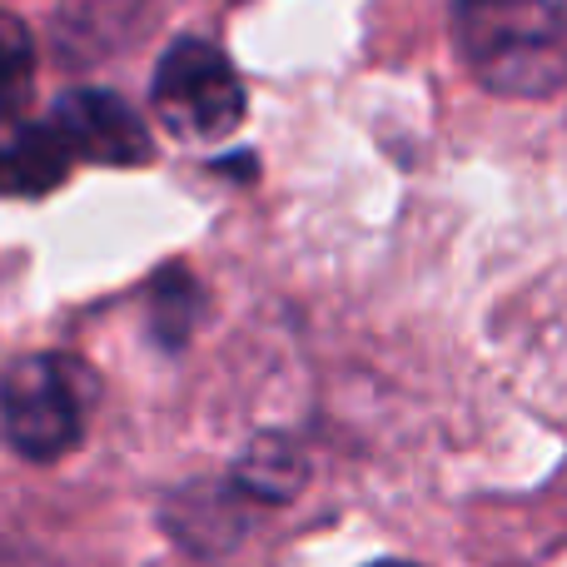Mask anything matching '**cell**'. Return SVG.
I'll return each instance as SVG.
<instances>
[{
	"instance_id": "cell-1",
	"label": "cell",
	"mask_w": 567,
	"mask_h": 567,
	"mask_svg": "<svg viewBox=\"0 0 567 567\" xmlns=\"http://www.w3.org/2000/svg\"><path fill=\"white\" fill-rule=\"evenodd\" d=\"M453 35L483 90L543 100L567 85V6L563 0H458Z\"/></svg>"
},
{
	"instance_id": "cell-2",
	"label": "cell",
	"mask_w": 567,
	"mask_h": 567,
	"mask_svg": "<svg viewBox=\"0 0 567 567\" xmlns=\"http://www.w3.org/2000/svg\"><path fill=\"white\" fill-rule=\"evenodd\" d=\"M100 379L75 353H20L0 373V439L30 463H55L80 449Z\"/></svg>"
},
{
	"instance_id": "cell-3",
	"label": "cell",
	"mask_w": 567,
	"mask_h": 567,
	"mask_svg": "<svg viewBox=\"0 0 567 567\" xmlns=\"http://www.w3.org/2000/svg\"><path fill=\"white\" fill-rule=\"evenodd\" d=\"M159 125L185 145H215L235 135L245 120V80L235 60L199 35H185L159 55L155 85H150Z\"/></svg>"
},
{
	"instance_id": "cell-4",
	"label": "cell",
	"mask_w": 567,
	"mask_h": 567,
	"mask_svg": "<svg viewBox=\"0 0 567 567\" xmlns=\"http://www.w3.org/2000/svg\"><path fill=\"white\" fill-rule=\"evenodd\" d=\"M50 125L65 140L70 159H90V165H145L155 155L145 120L110 90H65L50 110Z\"/></svg>"
},
{
	"instance_id": "cell-5",
	"label": "cell",
	"mask_w": 567,
	"mask_h": 567,
	"mask_svg": "<svg viewBox=\"0 0 567 567\" xmlns=\"http://www.w3.org/2000/svg\"><path fill=\"white\" fill-rule=\"evenodd\" d=\"M70 175V150L55 125H35L20 115H0V195L40 199Z\"/></svg>"
},
{
	"instance_id": "cell-6",
	"label": "cell",
	"mask_w": 567,
	"mask_h": 567,
	"mask_svg": "<svg viewBox=\"0 0 567 567\" xmlns=\"http://www.w3.org/2000/svg\"><path fill=\"white\" fill-rule=\"evenodd\" d=\"M245 503L249 498L229 478L219 488H185L169 503V528L195 553H225L245 533Z\"/></svg>"
},
{
	"instance_id": "cell-7",
	"label": "cell",
	"mask_w": 567,
	"mask_h": 567,
	"mask_svg": "<svg viewBox=\"0 0 567 567\" xmlns=\"http://www.w3.org/2000/svg\"><path fill=\"white\" fill-rule=\"evenodd\" d=\"M229 483L245 493L249 503H289L309 483V458L293 439L284 433H259L229 468Z\"/></svg>"
},
{
	"instance_id": "cell-8",
	"label": "cell",
	"mask_w": 567,
	"mask_h": 567,
	"mask_svg": "<svg viewBox=\"0 0 567 567\" xmlns=\"http://www.w3.org/2000/svg\"><path fill=\"white\" fill-rule=\"evenodd\" d=\"M35 90V40L10 10H0V115H16Z\"/></svg>"
},
{
	"instance_id": "cell-9",
	"label": "cell",
	"mask_w": 567,
	"mask_h": 567,
	"mask_svg": "<svg viewBox=\"0 0 567 567\" xmlns=\"http://www.w3.org/2000/svg\"><path fill=\"white\" fill-rule=\"evenodd\" d=\"M150 323H155V339L165 343V349H179V343L189 339V329H195L199 319V284L185 275V269H169L165 279L155 284V299H150Z\"/></svg>"
},
{
	"instance_id": "cell-10",
	"label": "cell",
	"mask_w": 567,
	"mask_h": 567,
	"mask_svg": "<svg viewBox=\"0 0 567 567\" xmlns=\"http://www.w3.org/2000/svg\"><path fill=\"white\" fill-rule=\"evenodd\" d=\"M369 567H419V563H403V558H379V563H369Z\"/></svg>"
}]
</instances>
